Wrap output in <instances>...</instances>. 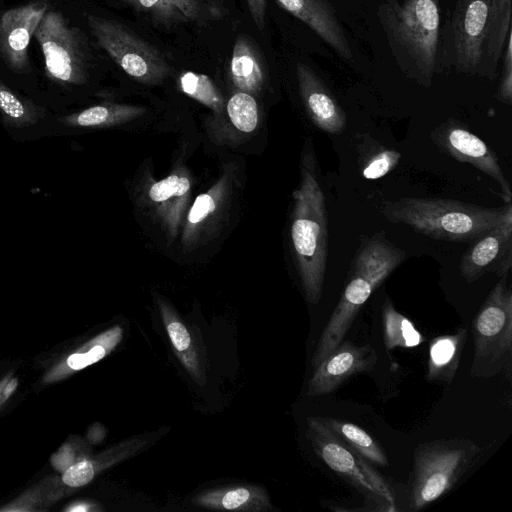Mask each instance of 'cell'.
Instances as JSON below:
<instances>
[{
    "label": "cell",
    "mask_w": 512,
    "mask_h": 512,
    "mask_svg": "<svg viewBox=\"0 0 512 512\" xmlns=\"http://www.w3.org/2000/svg\"><path fill=\"white\" fill-rule=\"evenodd\" d=\"M122 338V329L116 326L93 340V346L84 353L72 354L68 360V366L74 370L83 369L101 360L111 351Z\"/></svg>",
    "instance_id": "obj_26"
},
{
    "label": "cell",
    "mask_w": 512,
    "mask_h": 512,
    "mask_svg": "<svg viewBox=\"0 0 512 512\" xmlns=\"http://www.w3.org/2000/svg\"><path fill=\"white\" fill-rule=\"evenodd\" d=\"M227 112L233 125L242 132L253 131L258 122L255 99L246 92L235 93L228 101Z\"/></svg>",
    "instance_id": "obj_27"
},
{
    "label": "cell",
    "mask_w": 512,
    "mask_h": 512,
    "mask_svg": "<svg viewBox=\"0 0 512 512\" xmlns=\"http://www.w3.org/2000/svg\"><path fill=\"white\" fill-rule=\"evenodd\" d=\"M300 93L313 123L324 133L340 135L346 128V113L319 76L306 64L297 63Z\"/></svg>",
    "instance_id": "obj_14"
},
{
    "label": "cell",
    "mask_w": 512,
    "mask_h": 512,
    "mask_svg": "<svg viewBox=\"0 0 512 512\" xmlns=\"http://www.w3.org/2000/svg\"><path fill=\"white\" fill-rule=\"evenodd\" d=\"M503 69L500 82L496 92V99L508 106L512 105V53H511V34L507 38L504 49Z\"/></svg>",
    "instance_id": "obj_29"
},
{
    "label": "cell",
    "mask_w": 512,
    "mask_h": 512,
    "mask_svg": "<svg viewBox=\"0 0 512 512\" xmlns=\"http://www.w3.org/2000/svg\"><path fill=\"white\" fill-rule=\"evenodd\" d=\"M377 363L378 355L371 345L357 346L350 341H342L314 368L307 395L331 394L355 374L374 370Z\"/></svg>",
    "instance_id": "obj_11"
},
{
    "label": "cell",
    "mask_w": 512,
    "mask_h": 512,
    "mask_svg": "<svg viewBox=\"0 0 512 512\" xmlns=\"http://www.w3.org/2000/svg\"><path fill=\"white\" fill-rule=\"evenodd\" d=\"M511 34V0H455L440 30L437 70L493 80Z\"/></svg>",
    "instance_id": "obj_1"
},
{
    "label": "cell",
    "mask_w": 512,
    "mask_h": 512,
    "mask_svg": "<svg viewBox=\"0 0 512 512\" xmlns=\"http://www.w3.org/2000/svg\"><path fill=\"white\" fill-rule=\"evenodd\" d=\"M87 22L98 44L132 78L149 83L168 73L162 54L125 25L95 15H89Z\"/></svg>",
    "instance_id": "obj_7"
},
{
    "label": "cell",
    "mask_w": 512,
    "mask_h": 512,
    "mask_svg": "<svg viewBox=\"0 0 512 512\" xmlns=\"http://www.w3.org/2000/svg\"><path fill=\"white\" fill-rule=\"evenodd\" d=\"M17 386V380L16 379H12L6 386L5 390H4V396L5 397H8L13 391L14 389L16 388Z\"/></svg>",
    "instance_id": "obj_36"
},
{
    "label": "cell",
    "mask_w": 512,
    "mask_h": 512,
    "mask_svg": "<svg viewBox=\"0 0 512 512\" xmlns=\"http://www.w3.org/2000/svg\"><path fill=\"white\" fill-rule=\"evenodd\" d=\"M306 437L314 452L328 467L379 505V510L386 511L381 498L359 464L358 454L334 436L318 417L307 418Z\"/></svg>",
    "instance_id": "obj_10"
},
{
    "label": "cell",
    "mask_w": 512,
    "mask_h": 512,
    "mask_svg": "<svg viewBox=\"0 0 512 512\" xmlns=\"http://www.w3.org/2000/svg\"><path fill=\"white\" fill-rule=\"evenodd\" d=\"M251 17L258 30L262 31L265 25L267 2L266 0H246Z\"/></svg>",
    "instance_id": "obj_34"
},
{
    "label": "cell",
    "mask_w": 512,
    "mask_h": 512,
    "mask_svg": "<svg viewBox=\"0 0 512 512\" xmlns=\"http://www.w3.org/2000/svg\"><path fill=\"white\" fill-rule=\"evenodd\" d=\"M46 11L47 4L36 1L0 15V55L11 69L21 72L28 68L29 43Z\"/></svg>",
    "instance_id": "obj_13"
},
{
    "label": "cell",
    "mask_w": 512,
    "mask_h": 512,
    "mask_svg": "<svg viewBox=\"0 0 512 512\" xmlns=\"http://www.w3.org/2000/svg\"><path fill=\"white\" fill-rule=\"evenodd\" d=\"M433 142L459 162L469 163L492 177L500 186L504 203H511L512 192L494 152L466 126L448 119L431 132Z\"/></svg>",
    "instance_id": "obj_9"
},
{
    "label": "cell",
    "mask_w": 512,
    "mask_h": 512,
    "mask_svg": "<svg viewBox=\"0 0 512 512\" xmlns=\"http://www.w3.org/2000/svg\"><path fill=\"white\" fill-rule=\"evenodd\" d=\"M503 274L476 314L472 334L474 356L470 375L492 378L510 370L512 356V291Z\"/></svg>",
    "instance_id": "obj_6"
},
{
    "label": "cell",
    "mask_w": 512,
    "mask_h": 512,
    "mask_svg": "<svg viewBox=\"0 0 512 512\" xmlns=\"http://www.w3.org/2000/svg\"><path fill=\"white\" fill-rule=\"evenodd\" d=\"M171 344L189 374L199 383H203L200 359L188 328L172 315H163Z\"/></svg>",
    "instance_id": "obj_24"
},
{
    "label": "cell",
    "mask_w": 512,
    "mask_h": 512,
    "mask_svg": "<svg viewBox=\"0 0 512 512\" xmlns=\"http://www.w3.org/2000/svg\"><path fill=\"white\" fill-rule=\"evenodd\" d=\"M34 37L42 49L45 69L50 77L63 83L84 80L87 67L82 35L61 13L47 10Z\"/></svg>",
    "instance_id": "obj_8"
},
{
    "label": "cell",
    "mask_w": 512,
    "mask_h": 512,
    "mask_svg": "<svg viewBox=\"0 0 512 512\" xmlns=\"http://www.w3.org/2000/svg\"><path fill=\"white\" fill-rule=\"evenodd\" d=\"M321 423L353 452L370 463L388 466L385 452L377 441L364 429L354 423L330 417H318Z\"/></svg>",
    "instance_id": "obj_20"
},
{
    "label": "cell",
    "mask_w": 512,
    "mask_h": 512,
    "mask_svg": "<svg viewBox=\"0 0 512 512\" xmlns=\"http://www.w3.org/2000/svg\"><path fill=\"white\" fill-rule=\"evenodd\" d=\"M215 207L213 199L207 195L202 194L199 195L188 216V219L191 223H197L201 221L204 217H206Z\"/></svg>",
    "instance_id": "obj_33"
},
{
    "label": "cell",
    "mask_w": 512,
    "mask_h": 512,
    "mask_svg": "<svg viewBox=\"0 0 512 512\" xmlns=\"http://www.w3.org/2000/svg\"><path fill=\"white\" fill-rule=\"evenodd\" d=\"M179 83L184 93L204 105L215 110L221 107L223 103L222 96L207 75L187 71L180 76Z\"/></svg>",
    "instance_id": "obj_25"
},
{
    "label": "cell",
    "mask_w": 512,
    "mask_h": 512,
    "mask_svg": "<svg viewBox=\"0 0 512 512\" xmlns=\"http://www.w3.org/2000/svg\"><path fill=\"white\" fill-rule=\"evenodd\" d=\"M311 162L297 192L298 215L291 235L301 263L307 300L317 304L322 296L328 256V228L325 196Z\"/></svg>",
    "instance_id": "obj_4"
},
{
    "label": "cell",
    "mask_w": 512,
    "mask_h": 512,
    "mask_svg": "<svg viewBox=\"0 0 512 512\" xmlns=\"http://www.w3.org/2000/svg\"><path fill=\"white\" fill-rule=\"evenodd\" d=\"M0 109L14 119H20L26 115L25 105L2 83H0Z\"/></svg>",
    "instance_id": "obj_31"
},
{
    "label": "cell",
    "mask_w": 512,
    "mask_h": 512,
    "mask_svg": "<svg viewBox=\"0 0 512 512\" xmlns=\"http://www.w3.org/2000/svg\"><path fill=\"white\" fill-rule=\"evenodd\" d=\"M512 267V218L479 236L463 253L459 268L468 282L477 281L486 273L499 277Z\"/></svg>",
    "instance_id": "obj_12"
},
{
    "label": "cell",
    "mask_w": 512,
    "mask_h": 512,
    "mask_svg": "<svg viewBox=\"0 0 512 512\" xmlns=\"http://www.w3.org/2000/svg\"><path fill=\"white\" fill-rule=\"evenodd\" d=\"M467 328L433 338L429 344L427 380L450 384L459 367Z\"/></svg>",
    "instance_id": "obj_17"
},
{
    "label": "cell",
    "mask_w": 512,
    "mask_h": 512,
    "mask_svg": "<svg viewBox=\"0 0 512 512\" xmlns=\"http://www.w3.org/2000/svg\"><path fill=\"white\" fill-rule=\"evenodd\" d=\"M293 16L317 33L343 59H351L352 51L334 10L326 0H276Z\"/></svg>",
    "instance_id": "obj_15"
},
{
    "label": "cell",
    "mask_w": 512,
    "mask_h": 512,
    "mask_svg": "<svg viewBox=\"0 0 512 512\" xmlns=\"http://www.w3.org/2000/svg\"><path fill=\"white\" fill-rule=\"evenodd\" d=\"M370 295L349 284L346 285L318 341L311 360L313 369L342 343L360 308Z\"/></svg>",
    "instance_id": "obj_16"
},
{
    "label": "cell",
    "mask_w": 512,
    "mask_h": 512,
    "mask_svg": "<svg viewBox=\"0 0 512 512\" xmlns=\"http://www.w3.org/2000/svg\"><path fill=\"white\" fill-rule=\"evenodd\" d=\"M381 212L389 222L429 238L468 242L512 218V204L487 208L452 199L404 197L383 202Z\"/></svg>",
    "instance_id": "obj_3"
},
{
    "label": "cell",
    "mask_w": 512,
    "mask_h": 512,
    "mask_svg": "<svg viewBox=\"0 0 512 512\" xmlns=\"http://www.w3.org/2000/svg\"><path fill=\"white\" fill-rule=\"evenodd\" d=\"M220 0H161L152 14L158 21L196 20L220 15Z\"/></svg>",
    "instance_id": "obj_22"
},
{
    "label": "cell",
    "mask_w": 512,
    "mask_h": 512,
    "mask_svg": "<svg viewBox=\"0 0 512 512\" xmlns=\"http://www.w3.org/2000/svg\"><path fill=\"white\" fill-rule=\"evenodd\" d=\"M377 15L401 71L417 84L431 87L438 73V0H386Z\"/></svg>",
    "instance_id": "obj_2"
},
{
    "label": "cell",
    "mask_w": 512,
    "mask_h": 512,
    "mask_svg": "<svg viewBox=\"0 0 512 512\" xmlns=\"http://www.w3.org/2000/svg\"><path fill=\"white\" fill-rule=\"evenodd\" d=\"M359 148L361 174L368 180L380 179L387 175L401 159L399 152L375 142L372 138L364 139Z\"/></svg>",
    "instance_id": "obj_23"
},
{
    "label": "cell",
    "mask_w": 512,
    "mask_h": 512,
    "mask_svg": "<svg viewBox=\"0 0 512 512\" xmlns=\"http://www.w3.org/2000/svg\"><path fill=\"white\" fill-rule=\"evenodd\" d=\"M189 180L187 178H179L171 175L164 180L155 183L150 191L149 196L153 201H165L173 195L181 196L189 189Z\"/></svg>",
    "instance_id": "obj_28"
},
{
    "label": "cell",
    "mask_w": 512,
    "mask_h": 512,
    "mask_svg": "<svg viewBox=\"0 0 512 512\" xmlns=\"http://www.w3.org/2000/svg\"><path fill=\"white\" fill-rule=\"evenodd\" d=\"M481 447L467 438L420 443L413 455L410 507L419 511L450 492L474 465Z\"/></svg>",
    "instance_id": "obj_5"
},
{
    "label": "cell",
    "mask_w": 512,
    "mask_h": 512,
    "mask_svg": "<svg viewBox=\"0 0 512 512\" xmlns=\"http://www.w3.org/2000/svg\"><path fill=\"white\" fill-rule=\"evenodd\" d=\"M95 471L92 462L81 461L70 466L63 474V482L71 487H80L89 483Z\"/></svg>",
    "instance_id": "obj_30"
},
{
    "label": "cell",
    "mask_w": 512,
    "mask_h": 512,
    "mask_svg": "<svg viewBox=\"0 0 512 512\" xmlns=\"http://www.w3.org/2000/svg\"><path fill=\"white\" fill-rule=\"evenodd\" d=\"M126 3H129L134 8L140 11H146L153 14L158 7L161 0H122Z\"/></svg>",
    "instance_id": "obj_35"
},
{
    "label": "cell",
    "mask_w": 512,
    "mask_h": 512,
    "mask_svg": "<svg viewBox=\"0 0 512 512\" xmlns=\"http://www.w3.org/2000/svg\"><path fill=\"white\" fill-rule=\"evenodd\" d=\"M383 340L388 351L396 348H414L425 341L413 322L398 312L392 301L386 298L382 306Z\"/></svg>",
    "instance_id": "obj_21"
},
{
    "label": "cell",
    "mask_w": 512,
    "mask_h": 512,
    "mask_svg": "<svg viewBox=\"0 0 512 512\" xmlns=\"http://www.w3.org/2000/svg\"><path fill=\"white\" fill-rule=\"evenodd\" d=\"M259 53L250 39L240 35L234 45L230 62V77L242 92L258 90L265 78Z\"/></svg>",
    "instance_id": "obj_19"
},
{
    "label": "cell",
    "mask_w": 512,
    "mask_h": 512,
    "mask_svg": "<svg viewBox=\"0 0 512 512\" xmlns=\"http://www.w3.org/2000/svg\"><path fill=\"white\" fill-rule=\"evenodd\" d=\"M195 505L225 510L263 511L271 509L267 492L255 486H235L219 488L198 495Z\"/></svg>",
    "instance_id": "obj_18"
},
{
    "label": "cell",
    "mask_w": 512,
    "mask_h": 512,
    "mask_svg": "<svg viewBox=\"0 0 512 512\" xmlns=\"http://www.w3.org/2000/svg\"><path fill=\"white\" fill-rule=\"evenodd\" d=\"M110 116L106 106H93L85 109L76 117V123L80 126H95L104 123Z\"/></svg>",
    "instance_id": "obj_32"
}]
</instances>
